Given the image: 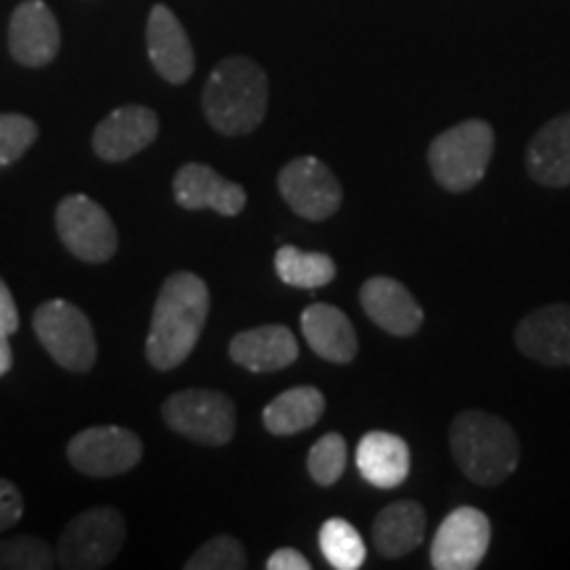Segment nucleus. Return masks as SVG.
<instances>
[{
  "mask_svg": "<svg viewBox=\"0 0 570 570\" xmlns=\"http://www.w3.org/2000/svg\"><path fill=\"white\" fill-rule=\"evenodd\" d=\"M146 40L148 59H151L154 69L159 71V77L173 85L190 80L196 69L194 46H190L180 19L167 6H154L151 13H148Z\"/></svg>",
  "mask_w": 570,
  "mask_h": 570,
  "instance_id": "obj_17",
  "label": "nucleus"
},
{
  "mask_svg": "<svg viewBox=\"0 0 570 570\" xmlns=\"http://www.w3.org/2000/svg\"><path fill=\"white\" fill-rule=\"evenodd\" d=\"M61 48V30L53 11L42 0H24L11 13L9 51L30 69L48 67Z\"/></svg>",
  "mask_w": 570,
  "mask_h": 570,
  "instance_id": "obj_13",
  "label": "nucleus"
},
{
  "mask_svg": "<svg viewBox=\"0 0 570 570\" xmlns=\"http://www.w3.org/2000/svg\"><path fill=\"white\" fill-rule=\"evenodd\" d=\"M360 304L365 315L391 336H415L425 323L423 306L410 294L407 285L394 277H370L360 288Z\"/></svg>",
  "mask_w": 570,
  "mask_h": 570,
  "instance_id": "obj_15",
  "label": "nucleus"
},
{
  "mask_svg": "<svg viewBox=\"0 0 570 570\" xmlns=\"http://www.w3.org/2000/svg\"><path fill=\"white\" fill-rule=\"evenodd\" d=\"M491 523L479 508H458L444 518L431 544V566L436 570H473L487 558Z\"/></svg>",
  "mask_w": 570,
  "mask_h": 570,
  "instance_id": "obj_11",
  "label": "nucleus"
},
{
  "mask_svg": "<svg viewBox=\"0 0 570 570\" xmlns=\"http://www.w3.org/2000/svg\"><path fill=\"white\" fill-rule=\"evenodd\" d=\"M32 325L40 344L61 367L71 373H88L96 365V333L80 306L63 302V298H51L38 306Z\"/></svg>",
  "mask_w": 570,
  "mask_h": 570,
  "instance_id": "obj_6",
  "label": "nucleus"
},
{
  "mask_svg": "<svg viewBox=\"0 0 570 570\" xmlns=\"http://www.w3.org/2000/svg\"><path fill=\"white\" fill-rule=\"evenodd\" d=\"M494 156V130L483 119H468L436 135L428 148L433 180L449 194H465L487 175Z\"/></svg>",
  "mask_w": 570,
  "mask_h": 570,
  "instance_id": "obj_4",
  "label": "nucleus"
},
{
  "mask_svg": "<svg viewBox=\"0 0 570 570\" xmlns=\"http://www.w3.org/2000/svg\"><path fill=\"white\" fill-rule=\"evenodd\" d=\"M407 441L389 431H370L356 446V470L377 489H399L410 475Z\"/></svg>",
  "mask_w": 570,
  "mask_h": 570,
  "instance_id": "obj_21",
  "label": "nucleus"
},
{
  "mask_svg": "<svg viewBox=\"0 0 570 570\" xmlns=\"http://www.w3.org/2000/svg\"><path fill=\"white\" fill-rule=\"evenodd\" d=\"M11 336H6V333H0V375H6L13 365V352H11V344H9Z\"/></svg>",
  "mask_w": 570,
  "mask_h": 570,
  "instance_id": "obj_33",
  "label": "nucleus"
},
{
  "mask_svg": "<svg viewBox=\"0 0 570 570\" xmlns=\"http://www.w3.org/2000/svg\"><path fill=\"white\" fill-rule=\"evenodd\" d=\"M325 412V396L315 386H296L275 396L262 412V423L273 436H294L317 425Z\"/></svg>",
  "mask_w": 570,
  "mask_h": 570,
  "instance_id": "obj_23",
  "label": "nucleus"
},
{
  "mask_svg": "<svg viewBox=\"0 0 570 570\" xmlns=\"http://www.w3.org/2000/svg\"><path fill=\"white\" fill-rule=\"evenodd\" d=\"M17 331H19L17 302H13L9 285H6L3 277H0V333H6V336H13Z\"/></svg>",
  "mask_w": 570,
  "mask_h": 570,
  "instance_id": "obj_31",
  "label": "nucleus"
},
{
  "mask_svg": "<svg viewBox=\"0 0 570 570\" xmlns=\"http://www.w3.org/2000/svg\"><path fill=\"white\" fill-rule=\"evenodd\" d=\"M24 515V502H21L19 489L11 481L0 479V533L13 529Z\"/></svg>",
  "mask_w": 570,
  "mask_h": 570,
  "instance_id": "obj_30",
  "label": "nucleus"
},
{
  "mask_svg": "<svg viewBox=\"0 0 570 570\" xmlns=\"http://www.w3.org/2000/svg\"><path fill=\"white\" fill-rule=\"evenodd\" d=\"M425 539V510L415 499L391 502L373 520L375 550L383 558L396 560L415 552Z\"/></svg>",
  "mask_w": 570,
  "mask_h": 570,
  "instance_id": "obj_22",
  "label": "nucleus"
},
{
  "mask_svg": "<svg viewBox=\"0 0 570 570\" xmlns=\"http://www.w3.org/2000/svg\"><path fill=\"white\" fill-rule=\"evenodd\" d=\"M449 449L460 473L479 487H499L520 462L515 428L483 410H465L452 420Z\"/></svg>",
  "mask_w": 570,
  "mask_h": 570,
  "instance_id": "obj_2",
  "label": "nucleus"
},
{
  "mask_svg": "<svg viewBox=\"0 0 570 570\" xmlns=\"http://www.w3.org/2000/svg\"><path fill=\"white\" fill-rule=\"evenodd\" d=\"M209 285L194 273H175L156 298L146 356L156 370H175L188 360L209 317Z\"/></svg>",
  "mask_w": 570,
  "mask_h": 570,
  "instance_id": "obj_1",
  "label": "nucleus"
},
{
  "mask_svg": "<svg viewBox=\"0 0 570 570\" xmlns=\"http://www.w3.org/2000/svg\"><path fill=\"white\" fill-rule=\"evenodd\" d=\"M161 415L175 433L196 444L225 446L235 436V404L223 391H177L164 402Z\"/></svg>",
  "mask_w": 570,
  "mask_h": 570,
  "instance_id": "obj_7",
  "label": "nucleus"
},
{
  "mask_svg": "<svg viewBox=\"0 0 570 570\" xmlns=\"http://www.w3.org/2000/svg\"><path fill=\"white\" fill-rule=\"evenodd\" d=\"M269 104L267 75L246 56L219 61L206 80L204 114L223 135H248L265 122Z\"/></svg>",
  "mask_w": 570,
  "mask_h": 570,
  "instance_id": "obj_3",
  "label": "nucleus"
},
{
  "mask_svg": "<svg viewBox=\"0 0 570 570\" xmlns=\"http://www.w3.org/2000/svg\"><path fill=\"white\" fill-rule=\"evenodd\" d=\"M275 273L285 285L294 288H325L336 277V262L327 254H309L296 246H283L275 254Z\"/></svg>",
  "mask_w": 570,
  "mask_h": 570,
  "instance_id": "obj_24",
  "label": "nucleus"
},
{
  "mask_svg": "<svg viewBox=\"0 0 570 570\" xmlns=\"http://www.w3.org/2000/svg\"><path fill=\"white\" fill-rule=\"evenodd\" d=\"M159 135V117L146 106H119L92 132V151L104 161H125Z\"/></svg>",
  "mask_w": 570,
  "mask_h": 570,
  "instance_id": "obj_14",
  "label": "nucleus"
},
{
  "mask_svg": "<svg viewBox=\"0 0 570 570\" xmlns=\"http://www.w3.org/2000/svg\"><path fill=\"white\" fill-rule=\"evenodd\" d=\"M56 230H59L61 244L77 259L90 262V265H101L117 254L119 238L111 217L104 212V206L82 194L61 198L56 206Z\"/></svg>",
  "mask_w": 570,
  "mask_h": 570,
  "instance_id": "obj_8",
  "label": "nucleus"
},
{
  "mask_svg": "<svg viewBox=\"0 0 570 570\" xmlns=\"http://www.w3.org/2000/svg\"><path fill=\"white\" fill-rule=\"evenodd\" d=\"M302 333L312 352L333 365H348L360 348L352 320L331 304L306 306L302 315Z\"/></svg>",
  "mask_w": 570,
  "mask_h": 570,
  "instance_id": "obj_20",
  "label": "nucleus"
},
{
  "mask_svg": "<svg viewBox=\"0 0 570 570\" xmlns=\"http://www.w3.org/2000/svg\"><path fill=\"white\" fill-rule=\"evenodd\" d=\"M175 202L183 209H212L223 217H238L246 209V188L244 185L225 180L223 175L214 173L206 164H185L177 169L175 183Z\"/></svg>",
  "mask_w": 570,
  "mask_h": 570,
  "instance_id": "obj_16",
  "label": "nucleus"
},
{
  "mask_svg": "<svg viewBox=\"0 0 570 570\" xmlns=\"http://www.w3.org/2000/svg\"><path fill=\"white\" fill-rule=\"evenodd\" d=\"M127 525L122 512L114 508H92L71 518L59 539L56 566L67 570H98L111 566L122 552Z\"/></svg>",
  "mask_w": 570,
  "mask_h": 570,
  "instance_id": "obj_5",
  "label": "nucleus"
},
{
  "mask_svg": "<svg viewBox=\"0 0 570 570\" xmlns=\"http://www.w3.org/2000/svg\"><path fill=\"white\" fill-rule=\"evenodd\" d=\"M53 566L51 547L38 537L0 541V570H51Z\"/></svg>",
  "mask_w": 570,
  "mask_h": 570,
  "instance_id": "obj_27",
  "label": "nucleus"
},
{
  "mask_svg": "<svg viewBox=\"0 0 570 570\" xmlns=\"http://www.w3.org/2000/svg\"><path fill=\"white\" fill-rule=\"evenodd\" d=\"M267 568L269 570H309L312 562L306 560L302 552L291 550V547H283V550L269 554Z\"/></svg>",
  "mask_w": 570,
  "mask_h": 570,
  "instance_id": "obj_32",
  "label": "nucleus"
},
{
  "mask_svg": "<svg viewBox=\"0 0 570 570\" xmlns=\"http://www.w3.org/2000/svg\"><path fill=\"white\" fill-rule=\"evenodd\" d=\"M277 190L283 202L309 223H323L333 217L344 202L338 177L317 156H298L285 164L277 175Z\"/></svg>",
  "mask_w": 570,
  "mask_h": 570,
  "instance_id": "obj_9",
  "label": "nucleus"
},
{
  "mask_svg": "<svg viewBox=\"0 0 570 570\" xmlns=\"http://www.w3.org/2000/svg\"><path fill=\"white\" fill-rule=\"evenodd\" d=\"M348 449L346 439L341 433H325L323 439L315 441V446L309 449V458H306V468H309L312 481L320 487H333L346 470Z\"/></svg>",
  "mask_w": 570,
  "mask_h": 570,
  "instance_id": "obj_26",
  "label": "nucleus"
},
{
  "mask_svg": "<svg viewBox=\"0 0 570 570\" xmlns=\"http://www.w3.org/2000/svg\"><path fill=\"white\" fill-rule=\"evenodd\" d=\"M520 354L544 367H570V304H547L515 327Z\"/></svg>",
  "mask_w": 570,
  "mask_h": 570,
  "instance_id": "obj_12",
  "label": "nucleus"
},
{
  "mask_svg": "<svg viewBox=\"0 0 570 570\" xmlns=\"http://www.w3.org/2000/svg\"><path fill=\"white\" fill-rule=\"evenodd\" d=\"M230 360L252 373H277L298 360V344L291 327L259 325L230 341Z\"/></svg>",
  "mask_w": 570,
  "mask_h": 570,
  "instance_id": "obj_18",
  "label": "nucleus"
},
{
  "mask_svg": "<svg viewBox=\"0 0 570 570\" xmlns=\"http://www.w3.org/2000/svg\"><path fill=\"white\" fill-rule=\"evenodd\" d=\"M320 550H323L325 560L338 570H360L367 558L360 531L344 518L325 520L323 529H320Z\"/></svg>",
  "mask_w": 570,
  "mask_h": 570,
  "instance_id": "obj_25",
  "label": "nucleus"
},
{
  "mask_svg": "<svg viewBox=\"0 0 570 570\" xmlns=\"http://www.w3.org/2000/svg\"><path fill=\"white\" fill-rule=\"evenodd\" d=\"M525 169L531 180L544 188L570 185V111L558 114L533 135L525 151Z\"/></svg>",
  "mask_w": 570,
  "mask_h": 570,
  "instance_id": "obj_19",
  "label": "nucleus"
},
{
  "mask_svg": "<svg viewBox=\"0 0 570 570\" xmlns=\"http://www.w3.org/2000/svg\"><path fill=\"white\" fill-rule=\"evenodd\" d=\"M71 468L92 479H114L132 470L142 458V444L130 428L96 425L85 428L69 441Z\"/></svg>",
  "mask_w": 570,
  "mask_h": 570,
  "instance_id": "obj_10",
  "label": "nucleus"
},
{
  "mask_svg": "<svg viewBox=\"0 0 570 570\" xmlns=\"http://www.w3.org/2000/svg\"><path fill=\"white\" fill-rule=\"evenodd\" d=\"M188 570H240L246 568V550L235 537H214L198 547L185 562Z\"/></svg>",
  "mask_w": 570,
  "mask_h": 570,
  "instance_id": "obj_28",
  "label": "nucleus"
},
{
  "mask_svg": "<svg viewBox=\"0 0 570 570\" xmlns=\"http://www.w3.org/2000/svg\"><path fill=\"white\" fill-rule=\"evenodd\" d=\"M38 140V125L24 114H0V167L17 161Z\"/></svg>",
  "mask_w": 570,
  "mask_h": 570,
  "instance_id": "obj_29",
  "label": "nucleus"
}]
</instances>
